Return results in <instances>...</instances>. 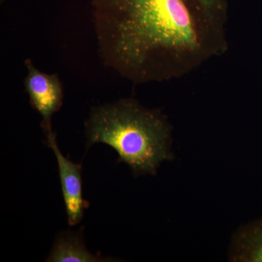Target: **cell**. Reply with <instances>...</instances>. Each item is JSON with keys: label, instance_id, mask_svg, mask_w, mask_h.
Here are the masks:
<instances>
[{"label": "cell", "instance_id": "cell-1", "mask_svg": "<svg viewBox=\"0 0 262 262\" xmlns=\"http://www.w3.org/2000/svg\"><path fill=\"white\" fill-rule=\"evenodd\" d=\"M103 64L135 84L179 78L228 49V0H91Z\"/></svg>", "mask_w": 262, "mask_h": 262}, {"label": "cell", "instance_id": "cell-2", "mask_svg": "<svg viewBox=\"0 0 262 262\" xmlns=\"http://www.w3.org/2000/svg\"><path fill=\"white\" fill-rule=\"evenodd\" d=\"M84 130L86 149L98 143L110 146L118 162L126 163L136 176L155 175L162 162L172 159L171 126L166 117L134 98L93 107Z\"/></svg>", "mask_w": 262, "mask_h": 262}, {"label": "cell", "instance_id": "cell-3", "mask_svg": "<svg viewBox=\"0 0 262 262\" xmlns=\"http://www.w3.org/2000/svg\"><path fill=\"white\" fill-rule=\"evenodd\" d=\"M27 70L24 80L26 92L33 108L42 117L41 127L45 134L53 132L51 120L61 108L63 99V86L57 74H46L36 68L32 60H25Z\"/></svg>", "mask_w": 262, "mask_h": 262}, {"label": "cell", "instance_id": "cell-4", "mask_svg": "<svg viewBox=\"0 0 262 262\" xmlns=\"http://www.w3.org/2000/svg\"><path fill=\"white\" fill-rule=\"evenodd\" d=\"M46 137V144L53 150L58 163L69 225L75 226L80 223L84 210L89 206V202L82 196V165L63 156L57 144L54 133H49Z\"/></svg>", "mask_w": 262, "mask_h": 262}, {"label": "cell", "instance_id": "cell-5", "mask_svg": "<svg viewBox=\"0 0 262 262\" xmlns=\"http://www.w3.org/2000/svg\"><path fill=\"white\" fill-rule=\"evenodd\" d=\"M67 230L57 234L54 244L46 261L50 262H98L107 261L98 253L90 252L84 246L82 230Z\"/></svg>", "mask_w": 262, "mask_h": 262}, {"label": "cell", "instance_id": "cell-6", "mask_svg": "<svg viewBox=\"0 0 262 262\" xmlns=\"http://www.w3.org/2000/svg\"><path fill=\"white\" fill-rule=\"evenodd\" d=\"M235 242V261L262 262V218L245 227Z\"/></svg>", "mask_w": 262, "mask_h": 262}]
</instances>
